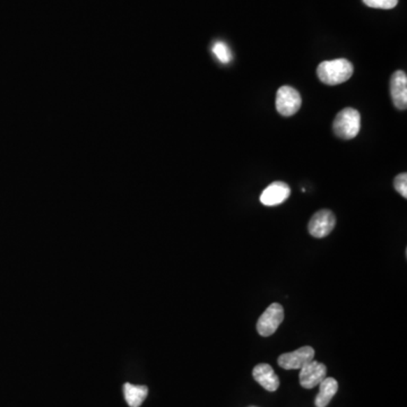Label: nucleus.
<instances>
[{
	"instance_id": "f257e3e1",
	"label": "nucleus",
	"mask_w": 407,
	"mask_h": 407,
	"mask_svg": "<svg viewBox=\"0 0 407 407\" xmlns=\"http://www.w3.org/2000/svg\"><path fill=\"white\" fill-rule=\"evenodd\" d=\"M355 67L346 59H335L322 62L317 68V75L322 83L327 85H338L351 78Z\"/></svg>"
},
{
	"instance_id": "f03ea898",
	"label": "nucleus",
	"mask_w": 407,
	"mask_h": 407,
	"mask_svg": "<svg viewBox=\"0 0 407 407\" xmlns=\"http://www.w3.org/2000/svg\"><path fill=\"white\" fill-rule=\"evenodd\" d=\"M360 113L353 108H345L337 113L333 122L335 135L342 139H352L360 131Z\"/></svg>"
},
{
	"instance_id": "7ed1b4c3",
	"label": "nucleus",
	"mask_w": 407,
	"mask_h": 407,
	"mask_svg": "<svg viewBox=\"0 0 407 407\" xmlns=\"http://www.w3.org/2000/svg\"><path fill=\"white\" fill-rule=\"evenodd\" d=\"M301 95L291 86H282L276 94L275 106L280 115L291 117L298 113L301 108Z\"/></svg>"
},
{
	"instance_id": "20e7f679",
	"label": "nucleus",
	"mask_w": 407,
	"mask_h": 407,
	"mask_svg": "<svg viewBox=\"0 0 407 407\" xmlns=\"http://www.w3.org/2000/svg\"><path fill=\"white\" fill-rule=\"evenodd\" d=\"M284 320V309L280 304H273L265 310L257 322V331L260 336H271Z\"/></svg>"
},
{
	"instance_id": "39448f33",
	"label": "nucleus",
	"mask_w": 407,
	"mask_h": 407,
	"mask_svg": "<svg viewBox=\"0 0 407 407\" xmlns=\"http://www.w3.org/2000/svg\"><path fill=\"white\" fill-rule=\"evenodd\" d=\"M315 357V350L311 346H304L297 351L284 353L278 357V366L285 370L301 369Z\"/></svg>"
},
{
	"instance_id": "423d86ee",
	"label": "nucleus",
	"mask_w": 407,
	"mask_h": 407,
	"mask_svg": "<svg viewBox=\"0 0 407 407\" xmlns=\"http://www.w3.org/2000/svg\"><path fill=\"white\" fill-rule=\"evenodd\" d=\"M336 225V217L329 210H322L317 212L310 220L309 234L315 238H324L331 234Z\"/></svg>"
},
{
	"instance_id": "0eeeda50",
	"label": "nucleus",
	"mask_w": 407,
	"mask_h": 407,
	"mask_svg": "<svg viewBox=\"0 0 407 407\" xmlns=\"http://www.w3.org/2000/svg\"><path fill=\"white\" fill-rule=\"evenodd\" d=\"M300 371V385L306 390H313L324 380L327 375V368L322 363L313 360Z\"/></svg>"
},
{
	"instance_id": "6e6552de",
	"label": "nucleus",
	"mask_w": 407,
	"mask_h": 407,
	"mask_svg": "<svg viewBox=\"0 0 407 407\" xmlns=\"http://www.w3.org/2000/svg\"><path fill=\"white\" fill-rule=\"evenodd\" d=\"M390 94L392 103L399 110L407 108V76L403 71H397L392 75L390 80Z\"/></svg>"
},
{
	"instance_id": "1a4fd4ad",
	"label": "nucleus",
	"mask_w": 407,
	"mask_h": 407,
	"mask_svg": "<svg viewBox=\"0 0 407 407\" xmlns=\"http://www.w3.org/2000/svg\"><path fill=\"white\" fill-rule=\"evenodd\" d=\"M291 195V188L289 185L282 181H275L265 188L260 196V201L265 206H276L284 203Z\"/></svg>"
},
{
	"instance_id": "9d476101",
	"label": "nucleus",
	"mask_w": 407,
	"mask_h": 407,
	"mask_svg": "<svg viewBox=\"0 0 407 407\" xmlns=\"http://www.w3.org/2000/svg\"><path fill=\"white\" fill-rule=\"evenodd\" d=\"M252 376L255 380L267 392H276L280 387V379L278 375L267 363H262L255 366Z\"/></svg>"
},
{
	"instance_id": "9b49d317",
	"label": "nucleus",
	"mask_w": 407,
	"mask_h": 407,
	"mask_svg": "<svg viewBox=\"0 0 407 407\" xmlns=\"http://www.w3.org/2000/svg\"><path fill=\"white\" fill-rule=\"evenodd\" d=\"M338 390V384L334 378H324V380L319 384V392L317 395L315 404L317 407H326L334 396L336 395Z\"/></svg>"
},
{
	"instance_id": "f8f14e48",
	"label": "nucleus",
	"mask_w": 407,
	"mask_h": 407,
	"mask_svg": "<svg viewBox=\"0 0 407 407\" xmlns=\"http://www.w3.org/2000/svg\"><path fill=\"white\" fill-rule=\"evenodd\" d=\"M124 399L130 407H139L144 403L148 395V388L146 386H136V385H124Z\"/></svg>"
},
{
	"instance_id": "ddd939ff",
	"label": "nucleus",
	"mask_w": 407,
	"mask_h": 407,
	"mask_svg": "<svg viewBox=\"0 0 407 407\" xmlns=\"http://www.w3.org/2000/svg\"><path fill=\"white\" fill-rule=\"evenodd\" d=\"M212 51L214 53V56L223 64H229L232 60V52H231L230 48L227 47L225 42H215L213 45Z\"/></svg>"
},
{
	"instance_id": "4468645a",
	"label": "nucleus",
	"mask_w": 407,
	"mask_h": 407,
	"mask_svg": "<svg viewBox=\"0 0 407 407\" xmlns=\"http://www.w3.org/2000/svg\"><path fill=\"white\" fill-rule=\"evenodd\" d=\"M366 6L378 9L395 8L399 3V0H363Z\"/></svg>"
},
{
	"instance_id": "2eb2a0df",
	"label": "nucleus",
	"mask_w": 407,
	"mask_h": 407,
	"mask_svg": "<svg viewBox=\"0 0 407 407\" xmlns=\"http://www.w3.org/2000/svg\"><path fill=\"white\" fill-rule=\"evenodd\" d=\"M394 187L403 197L407 198V174H399L394 180Z\"/></svg>"
}]
</instances>
